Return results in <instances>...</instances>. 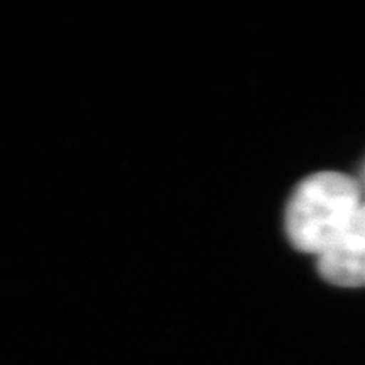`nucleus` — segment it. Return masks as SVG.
<instances>
[{"mask_svg":"<svg viewBox=\"0 0 365 365\" xmlns=\"http://www.w3.org/2000/svg\"><path fill=\"white\" fill-rule=\"evenodd\" d=\"M357 180L323 171L299 182L286 208V234L304 254L318 257L340 239L364 203Z\"/></svg>","mask_w":365,"mask_h":365,"instance_id":"nucleus-1","label":"nucleus"},{"mask_svg":"<svg viewBox=\"0 0 365 365\" xmlns=\"http://www.w3.org/2000/svg\"><path fill=\"white\" fill-rule=\"evenodd\" d=\"M360 178L357 180L359 186H360V191H362V196H365V163L362 164V168H360Z\"/></svg>","mask_w":365,"mask_h":365,"instance_id":"nucleus-3","label":"nucleus"},{"mask_svg":"<svg viewBox=\"0 0 365 365\" xmlns=\"http://www.w3.org/2000/svg\"><path fill=\"white\" fill-rule=\"evenodd\" d=\"M318 269L335 286H365V202L340 239L319 255Z\"/></svg>","mask_w":365,"mask_h":365,"instance_id":"nucleus-2","label":"nucleus"}]
</instances>
